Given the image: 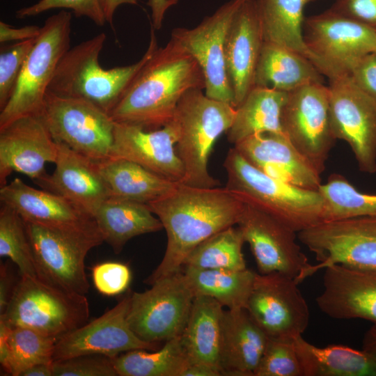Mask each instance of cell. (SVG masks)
<instances>
[{
  "instance_id": "obj_44",
  "label": "cell",
  "mask_w": 376,
  "mask_h": 376,
  "mask_svg": "<svg viewBox=\"0 0 376 376\" xmlns=\"http://www.w3.org/2000/svg\"><path fill=\"white\" fill-rule=\"evenodd\" d=\"M93 284L103 295L115 296L125 292L132 280V272L124 263L105 262L92 269Z\"/></svg>"
},
{
  "instance_id": "obj_33",
  "label": "cell",
  "mask_w": 376,
  "mask_h": 376,
  "mask_svg": "<svg viewBox=\"0 0 376 376\" xmlns=\"http://www.w3.org/2000/svg\"><path fill=\"white\" fill-rule=\"evenodd\" d=\"M304 376H376V361L364 350L331 345L317 347L294 338Z\"/></svg>"
},
{
  "instance_id": "obj_37",
  "label": "cell",
  "mask_w": 376,
  "mask_h": 376,
  "mask_svg": "<svg viewBox=\"0 0 376 376\" xmlns=\"http://www.w3.org/2000/svg\"><path fill=\"white\" fill-rule=\"evenodd\" d=\"M245 240L238 227L225 228L198 244L187 256L184 266L201 269H246L242 252Z\"/></svg>"
},
{
  "instance_id": "obj_34",
  "label": "cell",
  "mask_w": 376,
  "mask_h": 376,
  "mask_svg": "<svg viewBox=\"0 0 376 376\" xmlns=\"http://www.w3.org/2000/svg\"><path fill=\"white\" fill-rule=\"evenodd\" d=\"M57 340L29 328L10 327L0 320V362L3 370L20 376L32 366L53 363Z\"/></svg>"
},
{
  "instance_id": "obj_2",
  "label": "cell",
  "mask_w": 376,
  "mask_h": 376,
  "mask_svg": "<svg viewBox=\"0 0 376 376\" xmlns=\"http://www.w3.org/2000/svg\"><path fill=\"white\" fill-rule=\"evenodd\" d=\"M203 72L196 60L171 38L157 47L133 77L109 113L115 123L155 130L172 119L189 90H205Z\"/></svg>"
},
{
  "instance_id": "obj_27",
  "label": "cell",
  "mask_w": 376,
  "mask_h": 376,
  "mask_svg": "<svg viewBox=\"0 0 376 376\" xmlns=\"http://www.w3.org/2000/svg\"><path fill=\"white\" fill-rule=\"evenodd\" d=\"M93 219L115 253L133 237L164 228L148 204L113 196L101 204Z\"/></svg>"
},
{
  "instance_id": "obj_32",
  "label": "cell",
  "mask_w": 376,
  "mask_h": 376,
  "mask_svg": "<svg viewBox=\"0 0 376 376\" xmlns=\"http://www.w3.org/2000/svg\"><path fill=\"white\" fill-rule=\"evenodd\" d=\"M288 93L255 86L236 108L234 120L226 132L234 146L255 134L283 133L281 113Z\"/></svg>"
},
{
  "instance_id": "obj_7",
  "label": "cell",
  "mask_w": 376,
  "mask_h": 376,
  "mask_svg": "<svg viewBox=\"0 0 376 376\" xmlns=\"http://www.w3.org/2000/svg\"><path fill=\"white\" fill-rule=\"evenodd\" d=\"M86 295L66 292L38 277L20 276L0 320L59 338L87 322Z\"/></svg>"
},
{
  "instance_id": "obj_8",
  "label": "cell",
  "mask_w": 376,
  "mask_h": 376,
  "mask_svg": "<svg viewBox=\"0 0 376 376\" xmlns=\"http://www.w3.org/2000/svg\"><path fill=\"white\" fill-rule=\"evenodd\" d=\"M72 14L46 19L21 71L15 91L1 110L0 130L22 117L40 116L58 63L70 48Z\"/></svg>"
},
{
  "instance_id": "obj_36",
  "label": "cell",
  "mask_w": 376,
  "mask_h": 376,
  "mask_svg": "<svg viewBox=\"0 0 376 376\" xmlns=\"http://www.w3.org/2000/svg\"><path fill=\"white\" fill-rule=\"evenodd\" d=\"M118 376H182L190 365L181 335L155 350H134L113 359Z\"/></svg>"
},
{
  "instance_id": "obj_6",
  "label": "cell",
  "mask_w": 376,
  "mask_h": 376,
  "mask_svg": "<svg viewBox=\"0 0 376 376\" xmlns=\"http://www.w3.org/2000/svg\"><path fill=\"white\" fill-rule=\"evenodd\" d=\"M24 222L38 277L66 292L86 295L90 285L85 258L104 242L95 220L62 225Z\"/></svg>"
},
{
  "instance_id": "obj_24",
  "label": "cell",
  "mask_w": 376,
  "mask_h": 376,
  "mask_svg": "<svg viewBox=\"0 0 376 376\" xmlns=\"http://www.w3.org/2000/svg\"><path fill=\"white\" fill-rule=\"evenodd\" d=\"M264 43L255 0H246L228 28L225 63L236 109L254 87L256 70Z\"/></svg>"
},
{
  "instance_id": "obj_28",
  "label": "cell",
  "mask_w": 376,
  "mask_h": 376,
  "mask_svg": "<svg viewBox=\"0 0 376 376\" xmlns=\"http://www.w3.org/2000/svg\"><path fill=\"white\" fill-rule=\"evenodd\" d=\"M323 75L303 55L264 42L258 59L254 86H266L290 93L312 83H323Z\"/></svg>"
},
{
  "instance_id": "obj_13",
  "label": "cell",
  "mask_w": 376,
  "mask_h": 376,
  "mask_svg": "<svg viewBox=\"0 0 376 376\" xmlns=\"http://www.w3.org/2000/svg\"><path fill=\"white\" fill-rule=\"evenodd\" d=\"M281 122L284 135L322 174L336 141L331 124L329 86L312 83L288 93Z\"/></svg>"
},
{
  "instance_id": "obj_45",
  "label": "cell",
  "mask_w": 376,
  "mask_h": 376,
  "mask_svg": "<svg viewBox=\"0 0 376 376\" xmlns=\"http://www.w3.org/2000/svg\"><path fill=\"white\" fill-rule=\"evenodd\" d=\"M329 10L376 30V0H335Z\"/></svg>"
},
{
  "instance_id": "obj_48",
  "label": "cell",
  "mask_w": 376,
  "mask_h": 376,
  "mask_svg": "<svg viewBox=\"0 0 376 376\" xmlns=\"http://www.w3.org/2000/svg\"><path fill=\"white\" fill-rule=\"evenodd\" d=\"M13 287L11 276L6 266L1 265L0 268V315L3 314L8 304Z\"/></svg>"
},
{
  "instance_id": "obj_43",
  "label": "cell",
  "mask_w": 376,
  "mask_h": 376,
  "mask_svg": "<svg viewBox=\"0 0 376 376\" xmlns=\"http://www.w3.org/2000/svg\"><path fill=\"white\" fill-rule=\"evenodd\" d=\"M54 376H118L113 359L86 355L53 362Z\"/></svg>"
},
{
  "instance_id": "obj_39",
  "label": "cell",
  "mask_w": 376,
  "mask_h": 376,
  "mask_svg": "<svg viewBox=\"0 0 376 376\" xmlns=\"http://www.w3.org/2000/svg\"><path fill=\"white\" fill-rule=\"evenodd\" d=\"M0 256L16 264L19 276L38 277L31 244L22 217L10 207L0 210Z\"/></svg>"
},
{
  "instance_id": "obj_21",
  "label": "cell",
  "mask_w": 376,
  "mask_h": 376,
  "mask_svg": "<svg viewBox=\"0 0 376 376\" xmlns=\"http://www.w3.org/2000/svg\"><path fill=\"white\" fill-rule=\"evenodd\" d=\"M324 269L323 290L316 298L321 311L334 319L366 320L376 327V272L341 265Z\"/></svg>"
},
{
  "instance_id": "obj_54",
  "label": "cell",
  "mask_w": 376,
  "mask_h": 376,
  "mask_svg": "<svg viewBox=\"0 0 376 376\" xmlns=\"http://www.w3.org/2000/svg\"></svg>"
},
{
  "instance_id": "obj_46",
  "label": "cell",
  "mask_w": 376,
  "mask_h": 376,
  "mask_svg": "<svg viewBox=\"0 0 376 376\" xmlns=\"http://www.w3.org/2000/svg\"><path fill=\"white\" fill-rule=\"evenodd\" d=\"M349 75L358 88L376 101V52L361 58Z\"/></svg>"
},
{
  "instance_id": "obj_22",
  "label": "cell",
  "mask_w": 376,
  "mask_h": 376,
  "mask_svg": "<svg viewBox=\"0 0 376 376\" xmlns=\"http://www.w3.org/2000/svg\"><path fill=\"white\" fill-rule=\"evenodd\" d=\"M57 144L54 171L35 182L43 189L68 200L93 218L101 204L111 196L109 188L95 163L64 143Z\"/></svg>"
},
{
  "instance_id": "obj_9",
  "label": "cell",
  "mask_w": 376,
  "mask_h": 376,
  "mask_svg": "<svg viewBox=\"0 0 376 376\" xmlns=\"http://www.w3.org/2000/svg\"><path fill=\"white\" fill-rule=\"evenodd\" d=\"M297 237L318 261L295 279L298 283L332 265L376 272V217L321 221L297 233Z\"/></svg>"
},
{
  "instance_id": "obj_38",
  "label": "cell",
  "mask_w": 376,
  "mask_h": 376,
  "mask_svg": "<svg viewBox=\"0 0 376 376\" xmlns=\"http://www.w3.org/2000/svg\"><path fill=\"white\" fill-rule=\"evenodd\" d=\"M318 191L322 196V221L357 217H376V194L359 191L345 176L332 173Z\"/></svg>"
},
{
  "instance_id": "obj_52",
  "label": "cell",
  "mask_w": 376,
  "mask_h": 376,
  "mask_svg": "<svg viewBox=\"0 0 376 376\" xmlns=\"http://www.w3.org/2000/svg\"><path fill=\"white\" fill-rule=\"evenodd\" d=\"M362 350L376 361V327L372 326L365 334Z\"/></svg>"
},
{
  "instance_id": "obj_26",
  "label": "cell",
  "mask_w": 376,
  "mask_h": 376,
  "mask_svg": "<svg viewBox=\"0 0 376 376\" xmlns=\"http://www.w3.org/2000/svg\"><path fill=\"white\" fill-rule=\"evenodd\" d=\"M0 201L24 221L43 224H77L93 219L65 198L35 189L15 178L0 188Z\"/></svg>"
},
{
  "instance_id": "obj_20",
  "label": "cell",
  "mask_w": 376,
  "mask_h": 376,
  "mask_svg": "<svg viewBox=\"0 0 376 376\" xmlns=\"http://www.w3.org/2000/svg\"><path fill=\"white\" fill-rule=\"evenodd\" d=\"M176 141L175 131L170 123L160 129L145 130L115 123L110 157L134 162L162 178L182 183L185 169L176 152Z\"/></svg>"
},
{
  "instance_id": "obj_4",
  "label": "cell",
  "mask_w": 376,
  "mask_h": 376,
  "mask_svg": "<svg viewBox=\"0 0 376 376\" xmlns=\"http://www.w3.org/2000/svg\"><path fill=\"white\" fill-rule=\"evenodd\" d=\"M224 167L225 187L232 194L297 233L322 221L324 201L318 189H304L265 174L234 147L228 152Z\"/></svg>"
},
{
  "instance_id": "obj_3",
  "label": "cell",
  "mask_w": 376,
  "mask_h": 376,
  "mask_svg": "<svg viewBox=\"0 0 376 376\" xmlns=\"http://www.w3.org/2000/svg\"><path fill=\"white\" fill-rule=\"evenodd\" d=\"M107 36L104 32L70 47L60 60L47 92L82 99L109 114L135 75L158 47L154 29L146 52L137 62L104 69L99 56Z\"/></svg>"
},
{
  "instance_id": "obj_35",
  "label": "cell",
  "mask_w": 376,
  "mask_h": 376,
  "mask_svg": "<svg viewBox=\"0 0 376 376\" xmlns=\"http://www.w3.org/2000/svg\"><path fill=\"white\" fill-rule=\"evenodd\" d=\"M182 270L195 295L212 297L227 309H246L256 272L248 268L233 271L187 266Z\"/></svg>"
},
{
  "instance_id": "obj_31",
  "label": "cell",
  "mask_w": 376,
  "mask_h": 376,
  "mask_svg": "<svg viewBox=\"0 0 376 376\" xmlns=\"http://www.w3.org/2000/svg\"><path fill=\"white\" fill-rule=\"evenodd\" d=\"M312 1L255 0V2L264 42L296 52L309 59L318 68L317 60L304 38V9Z\"/></svg>"
},
{
  "instance_id": "obj_30",
  "label": "cell",
  "mask_w": 376,
  "mask_h": 376,
  "mask_svg": "<svg viewBox=\"0 0 376 376\" xmlns=\"http://www.w3.org/2000/svg\"><path fill=\"white\" fill-rule=\"evenodd\" d=\"M95 164L113 196L148 204L178 185L127 159L110 157Z\"/></svg>"
},
{
  "instance_id": "obj_15",
  "label": "cell",
  "mask_w": 376,
  "mask_h": 376,
  "mask_svg": "<svg viewBox=\"0 0 376 376\" xmlns=\"http://www.w3.org/2000/svg\"><path fill=\"white\" fill-rule=\"evenodd\" d=\"M245 1L229 0L194 28L173 29L171 37L198 63L205 77V94L233 106L234 95L225 63V40L235 15Z\"/></svg>"
},
{
  "instance_id": "obj_10",
  "label": "cell",
  "mask_w": 376,
  "mask_h": 376,
  "mask_svg": "<svg viewBox=\"0 0 376 376\" xmlns=\"http://www.w3.org/2000/svg\"><path fill=\"white\" fill-rule=\"evenodd\" d=\"M40 116L56 142L94 163L110 157L115 122L96 105L47 92Z\"/></svg>"
},
{
  "instance_id": "obj_40",
  "label": "cell",
  "mask_w": 376,
  "mask_h": 376,
  "mask_svg": "<svg viewBox=\"0 0 376 376\" xmlns=\"http://www.w3.org/2000/svg\"><path fill=\"white\" fill-rule=\"evenodd\" d=\"M253 376H304L294 338H269Z\"/></svg>"
},
{
  "instance_id": "obj_1",
  "label": "cell",
  "mask_w": 376,
  "mask_h": 376,
  "mask_svg": "<svg viewBox=\"0 0 376 376\" xmlns=\"http://www.w3.org/2000/svg\"><path fill=\"white\" fill-rule=\"evenodd\" d=\"M167 235L164 257L145 283L180 272L189 254L214 234L237 224L244 204L226 187L178 183L169 194L149 203Z\"/></svg>"
},
{
  "instance_id": "obj_16",
  "label": "cell",
  "mask_w": 376,
  "mask_h": 376,
  "mask_svg": "<svg viewBox=\"0 0 376 376\" xmlns=\"http://www.w3.org/2000/svg\"><path fill=\"white\" fill-rule=\"evenodd\" d=\"M298 284L282 273H256L246 310L269 338H295L306 329L309 310Z\"/></svg>"
},
{
  "instance_id": "obj_51",
  "label": "cell",
  "mask_w": 376,
  "mask_h": 376,
  "mask_svg": "<svg viewBox=\"0 0 376 376\" xmlns=\"http://www.w3.org/2000/svg\"><path fill=\"white\" fill-rule=\"evenodd\" d=\"M139 0H100L106 22L113 26L115 12L123 4L137 5Z\"/></svg>"
},
{
  "instance_id": "obj_50",
  "label": "cell",
  "mask_w": 376,
  "mask_h": 376,
  "mask_svg": "<svg viewBox=\"0 0 376 376\" xmlns=\"http://www.w3.org/2000/svg\"><path fill=\"white\" fill-rule=\"evenodd\" d=\"M182 376H222L219 368L206 363H191L182 373Z\"/></svg>"
},
{
  "instance_id": "obj_19",
  "label": "cell",
  "mask_w": 376,
  "mask_h": 376,
  "mask_svg": "<svg viewBox=\"0 0 376 376\" xmlns=\"http://www.w3.org/2000/svg\"><path fill=\"white\" fill-rule=\"evenodd\" d=\"M58 144L40 116L22 117L0 130V187L12 172L34 181L47 173L46 163H55Z\"/></svg>"
},
{
  "instance_id": "obj_29",
  "label": "cell",
  "mask_w": 376,
  "mask_h": 376,
  "mask_svg": "<svg viewBox=\"0 0 376 376\" xmlns=\"http://www.w3.org/2000/svg\"><path fill=\"white\" fill-rule=\"evenodd\" d=\"M224 311V306L212 297L195 296L181 334L190 364L206 363L219 368Z\"/></svg>"
},
{
  "instance_id": "obj_17",
  "label": "cell",
  "mask_w": 376,
  "mask_h": 376,
  "mask_svg": "<svg viewBox=\"0 0 376 376\" xmlns=\"http://www.w3.org/2000/svg\"><path fill=\"white\" fill-rule=\"evenodd\" d=\"M131 294L129 291L101 316L60 337L55 345L54 361L86 355L113 359L134 350H157L158 344L142 340L130 328L127 315Z\"/></svg>"
},
{
  "instance_id": "obj_18",
  "label": "cell",
  "mask_w": 376,
  "mask_h": 376,
  "mask_svg": "<svg viewBox=\"0 0 376 376\" xmlns=\"http://www.w3.org/2000/svg\"><path fill=\"white\" fill-rule=\"evenodd\" d=\"M237 225L260 274L279 272L295 279L310 266L297 243V233L267 213L244 204Z\"/></svg>"
},
{
  "instance_id": "obj_47",
  "label": "cell",
  "mask_w": 376,
  "mask_h": 376,
  "mask_svg": "<svg viewBox=\"0 0 376 376\" xmlns=\"http://www.w3.org/2000/svg\"><path fill=\"white\" fill-rule=\"evenodd\" d=\"M40 32L41 27L36 25H27L20 28H15L3 21L0 22L1 43L34 39L39 36Z\"/></svg>"
},
{
  "instance_id": "obj_5",
  "label": "cell",
  "mask_w": 376,
  "mask_h": 376,
  "mask_svg": "<svg viewBox=\"0 0 376 376\" xmlns=\"http://www.w3.org/2000/svg\"><path fill=\"white\" fill-rule=\"evenodd\" d=\"M200 88L187 91L179 100L170 123L177 141L176 152L185 169L182 183L212 188L220 185L209 173V157L217 139L233 124L236 109L208 97Z\"/></svg>"
},
{
  "instance_id": "obj_41",
  "label": "cell",
  "mask_w": 376,
  "mask_h": 376,
  "mask_svg": "<svg viewBox=\"0 0 376 376\" xmlns=\"http://www.w3.org/2000/svg\"><path fill=\"white\" fill-rule=\"evenodd\" d=\"M36 38L19 41L1 47L0 110L3 109L12 97L24 62Z\"/></svg>"
},
{
  "instance_id": "obj_11",
  "label": "cell",
  "mask_w": 376,
  "mask_h": 376,
  "mask_svg": "<svg viewBox=\"0 0 376 376\" xmlns=\"http://www.w3.org/2000/svg\"><path fill=\"white\" fill-rule=\"evenodd\" d=\"M150 285L132 292L127 319L140 339L159 344L182 334L196 295L182 270Z\"/></svg>"
},
{
  "instance_id": "obj_12",
  "label": "cell",
  "mask_w": 376,
  "mask_h": 376,
  "mask_svg": "<svg viewBox=\"0 0 376 376\" xmlns=\"http://www.w3.org/2000/svg\"><path fill=\"white\" fill-rule=\"evenodd\" d=\"M304 38L329 79L349 75L361 58L376 52V30L329 9L304 19Z\"/></svg>"
},
{
  "instance_id": "obj_25",
  "label": "cell",
  "mask_w": 376,
  "mask_h": 376,
  "mask_svg": "<svg viewBox=\"0 0 376 376\" xmlns=\"http://www.w3.org/2000/svg\"><path fill=\"white\" fill-rule=\"evenodd\" d=\"M268 339L245 308L224 310L219 352L222 376H253Z\"/></svg>"
},
{
  "instance_id": "obj_23",
  "label": "cell",
  "mask_w": 376,
  "mask_h": 376,
  "mask_svg": "<svg viewBox=\"0 0 376 376\" xmlns=\"http://www.w3.org/2000/svg\"><path fill=\"white\" fill-rule=\"evenodd\" d=\"M234 148L253 166L274 178L313 190L322 184L321 174L283 133L255 134Z\"/></svg>"
},
{
  "instance_id": "obj_14",
  "label": "cell",
  "mask_w": 376,
  "mask_h": 376,
  "mask_svg": "<svg viewBox=\"0 0 376 376\" xmlns=\"http://www.w3.org/2000/svg\"><path fill=\"white\" fill-rule=\"evenodd\" d=\"M331 124L336 139L351 148L361 172H376V101L350 75L329 79Z\"/></svg>"
},
{
  "instance_id": "obj_42",
  "label": "cell",
  "mask_w": 376,
  "mask_h": 376,
  "mask_svg": "<svg viewBox=\"0 0 376 376\" xmlns=\"http://www.w3.org/2000/svg\"><path fill=\"white\" fill-rule=\"evenodd\" d=\"M54 8L71 9L76 17H87L99 26L107 22L100 0H40L32 6L19 9L15 15L23 19Z\"/></svg>"
},
{
  "instance_id": "obj_49",
  "label": "cell",
  "mask_w": 376,
  "mask_h": 376,
  "mask_svg": "<svg viewBox=\"0 0 376 376\" xmlns=\"http://www.w3.org/2000/svg\"><path fill=\"white\" fill-rule=\"evenodd\" d=\"M178 1V0H148V5L152 10V26L155 29L161 28L166 11Z\"/></svg>"
},
{
  "instance_id": "obj_53",
  "label": "cell",
  "mask_w": 376,
  "mask_h": 376,
  "mask_svg": "<svg viewBox=\"0 0 376 376\" xmlns=\"http://www.w3.org/2000/svg\"><path fill=\"white\" fill-rule=\"evenodd\" d=\"M20 376H54L53 363L32 366L24 370Z\"/></svg>"
}]
</instances>
